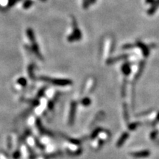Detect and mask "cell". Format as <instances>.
<instances>
[{
  "label": "cell",
  "mask_w": 159,
  "mask_h": 159,
  "mask_svg": "<svg viewBox=\"0 0 159 159\" xmlns=\"http://www.w3.org/2000/svg\"><path fill=\"white\" fill-rule=\"evenodd\" d=\"M41 80H44V81L49 82V83H53L55 85H58V86H66V85L70 84L72 82L68 80H63V79H50L46 77H41Z\"/></svg>",
  "instance_id": "cell-2"
},
{
  "label": "cell",
  "mask_w": 159,
  "mask_h": 159,
  "mask_svg": "<svg viewBox=\"0 0 159 159\" xmlns=\"http://www.w3.org/2000/svg\"><path fill=\"white\" fill-rule=\"evenodd\" d=\"M142 123L140 122H134L130 123V124L127 125V128H128L129 131H135L137 128L140 125H142Z\"/></svg>",
  "instance_id": "cell-7"
},
{
  "label": "cell",
  "mask_w": 159,
  "mask_h": 159,
  "mask_svg": "<svg viewBox=\"0 0 159 159\" xmlns=\"http://www.w3.org/2000/svg\"><path fill=\"white\" fill-rule=\"evenodd\" d=\"M129 136H130V134L127 132L123 133L122 134L121 136L119 137V138L118 139L117 142H116V147L119 148L121 147L125 143V142L127 140V138H129Z\"/></svg>",
  "instance_id": "cell-4"
},
{
  "label": "cell",
  "mask_w": 159,
  "mask_h": 159,
  "mask_svg": "<svg viewBox=\"0 0 159 159\" xmlns=\"http://www.w3.org/2000/svg\"><path fill=\"white\" fill-rule=\"evenodd\" d=\"M154 111H155V108H150V109H147V110L144 111H142V112H139V113H135V116L137 118L146 116H147V115H150V113H153Z\"/></svg>",
  "instance_id": "cell-6"
},
{
  "label": "cell",
  "mask_w": 159,
  "mask_h": 159,
  "mask_svg": "<svg viewBox=\"0 0 159 159\" xmlns=\"http://www.w3.org/2000/svg\"><path fill=\"white\" fill-rule=\"evenodd\" d=\"M155 121H156L157 123H158V122H159V111H158L157 114H156V120H155Z\"/></svg>",
  "instance_id": "cell-15"
},
{
  "label": "cell",
  "mask_w": 159,
  "mask_h": 159,
  "mask_svg": "<svg viewBox=\"0 0 159 159\" xmlns=\"http://www.w3.org/2000/svg\"><path fill=\"white\" fill-rule=\"evenodd\" d=\"M27 37H28L29 39L30 40L31 42H33V41H36L33 30H32L31 28H27Z\"/></svg>",
  "instance_id": "cell-8"
},
{
  "label": "cell",
  "mask_w": 159,
  "mask_h": 159,
  "mask_svg": "<svg viewBox=\"0 0 159 159\" xmlns=\"http://www.w3.org/2000/svg\"><path fill=\"white\" fill-rule=\"evenodd\" d=\"M122 72L123 73L125 74L126 75H127L131 73V68H129L128 66H124L122 68Z\"/></svg>",
  "instance_id": "cell-11"
},
{
  "label": "cell",
  "mask_w": 159,
  "mask_h": 159,
  "mask_svg": "<svg viewBox=\"0 0 159 159\" xmlns=\"http://www.w3.org/2000/svg\"><path fill=\"white\" fill-rule=\"evenodd\" d=\"M158 133H159V132H158V130H156V129L153 130V131H152V132L150 133V139H151V140H153V141L156 140V138H158Z\"/></svg>",
  "instance_id": "cell-9"
},
{
  "label": "cell",
  "mask_w": 159,
  "mask_h": 159,
  "mask_svg": "<svg viewBox=\"0 0 159 159\" xmlns=\"http://www.w3.org/2000/svg\"><path fill=\"white\" fill-rule=\"evenodd\" d=\"M21 0H10L9 2H8V7L13 6L15 4H16L17 2H21Z\"/></svg>",
  "instance_id": "cell-13"
},
{
  "label": "cell",
  "mask_w": 159,
  "mask_h": 159,
  "mask_svg": "<svg viewBox=\"0 0 159 159\" xmlns=\"http://www.w3.org/2000/svg\"><path fill=\"white\" fill-rule=\"evenodd\" d=\"M89 2L90 0H84V3H83V5H84V8H87L88 7Z\"/></svg>",
  "instance_id": "cell-14"
},
{
  "label": "cell",
  "mask_w": 159,
  "mask_h": 159,
  "mask_svg": "<svg viewBox=\"0 0 159 159\" xmlns=\"http://www.w3.org/2000/svg\"><path fill=\"white\" fill-rule=\"evenodd\" d=\"M150 154H151V153H150V151L149 150H143L130 153V156H132L133 158H148L150 157Z\"/></svg>",
  "instance_id": "cell-3"
},
{
  "label": "cell",
  "mask_w": 159,
  "mask_h": 159,
  "mask_svg": "<svg viewBox=\"0 0 159 159\" xmlns=\"http://www.w3.org/2000/svg\"><path fill=\"white\" fill-rule=\"evenodd\" d=\"M41 1H42V2H46V0H41Z\"/></svg>",
  "instance_id": "cell-17"
},
{
  "label": "cell",
  "mask_w": 159,
  "mask_h": 159,
  "mask_svg": "<svg viewBox=\"0 0 159 159\" xmlns=\"http://www.w3.org/2000/svg\"><path fill=\"white\" fill-rule=\"evenodd\" d=\"M72 25H73V32L69 35L67 38L69 42H74L75 41H79L82 38V33L77 27V22L75 18H72Z\"/></svg>",
  "instance_id": "cell-1"
},
{
  "label": "cell",
  "mask_w": 159,
  "mask_h": 159,
  "mask_svg": "<svg viewBox=\"0 0 159 159\" xmlns=\"http://www.w3.org/2000/svg\"><path fill=\"white\" fill-rule=\"evenodd\" d=\"M90 2H91V3H93V2H95V0H90Z\"/></svg>",
  "instance_id": "cell-16"
},
{
  "label": "cell",
  "mask_w": 159,
  "mask_h": 159,
  "mask_svg": "<svg viewBox=\"0 0 159 159\" xmlns=\"http://www.w3.org/2000/svg\"><path fill=\"white\" fill-rule=\"evenodd\" d=\"M32 4H33L32 0H25L24 3H23V8L24 9H28L32 6Z\"/></svg>",
  "instance_id": "cell-10"
},
{
  "label": "cell",
  "mask_w": 159,
  "mask_h": 159,
  "mask_svg": "<svg viewBox=\"0 0 159 159\" xmlns=\"http://www.w3.org/2000/svg\"><path fill=\"white\" fill-rule=\"evenodd\" d=\"M126 84H127V83L124 82V84L123 85L122 89V97L123 98H124L126 97Z\"/></svg>",
  "instance_id": "cell-12"
},
{
  "label": "cell",
  "mask_w": 159,
  "mask_h": 159,
  "mask_svg": "<svg viewBox=\"0 0 159 159\" xmlns=\"http://www.w3.org/2000/svg\"><path fill=\"white\" fill-rule=\"evenodd\" d=\"M123 108V115H124V119L125 122H128L130 120V116H129V111H128V106L126 102H123L122 104Z\"/></svg>",
  "instance_id": "cell-5"
}]
</instances>
